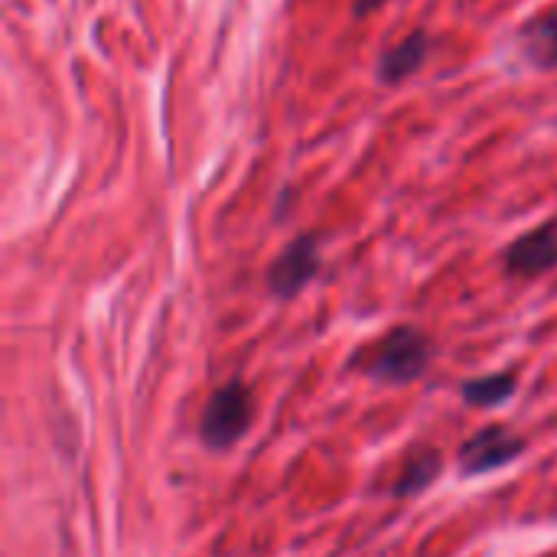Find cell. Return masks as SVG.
I'll return each mask as SVG.
<instances>
[{"label": "cell", "mask_w": 557, "mask_h": 557, "mask_svg": "<svg viewBox=\"0 0 557 557\" xmlns=\"http://www.w3.org/2000/svg\"><path fill=\"white\" fill-rule=\"evenodd\" d=\"M503 264L512 277H542L557 268V219L516 238L506 248Z\"/></svg>", "instance_id": "5b68a950"}, {"label": "cell", "mask_w": 557, "mask_h": 557, "mask_svg": "<svg viewBox=\"0 0 557 557\" xmlns=\"http://www.w3.org/2000/svg\"><path fill=\"white\" fill-rule=\"evenodd\" d=\"M251 418H255V398H251V388L242 382V379H232L225 382L222 388H215L202 408V418H199V437L209 450L215 454H225L232 447H238L251 428Z\"/></svg>", "instance_id": "7a4b0ae2"}, {"label": "cell", "mask_w": 557, "mask_h": 557, "mask_svg": "<svg viewBox=\"0 0 557 557\" xmlns=\"http://www.w3.org/2000/svg\"><path fill=\"white\" fill-rule=\"evenodd\" d=\"M522 454H525V437H519L506 424H486L470 441H463L457 454V467H460V476L473 480V476L516 463Z\"/></svg>", "instance_id": "3957f363"}, {"label": "cell", "mask_w": 557, "mask_h": 557, "mask_svg": "<svg viewBox=\"0 0 557 557\" xmlns=\"http://www.w3.org/2000/svg\"><path fill=\"white\" fill-rule=\"evenodd\" d=\"M385 0H356V16H366V13H372V10H379Z\"/></svg>", "instance_id": "30bf717a"}, {"label": "cell", "mask_w": 557, "mask_h": 557, "mask_svg": "<svg viewBox=\"0 0 557 557\" xmlns=\"http://www.w3.org/2000/svg\"><path fill=\"white\" fill-rule=\"evenodd\" d=\"M444 470V457L437 447L431 444H418L405 454L398 473H395V483H392V496L395 499H411V496H421L424 490L434 486V480L441 476Z\"/></svg>", "instance_id": "8992f818"}, {"label": "cell", "mask_w": 557, "mask_h": 557, "mask_svg": "<svg viewBox=\"0 0 557 557\" xmlns=\"http://www.w3.org/2000/svg\"><path fill=\"white\" fill-rule=\"evenodd\" d=\"M516 388H519V379L512 372H496V375H483V379L463 382L460 395L473 408H496V405H506L516 395Z\"/></svg>", "instance_id": "9c48e42d"}, {"label": "cell", "mask_w": 557, "mask_h": 557, "mask_svg": "<svg viewBox=\"0 0 557 557\" xmlns=\"http://www.w3.org/2000/svg\"><path fill=\"white\" fill-rule=\"evenodd\" d=\"M320 274V242L313 235H297L268 268V290L281 300L297 297Z\"/></svg>", "instance_id": "277c9868"}, {"label": "cell", "mask_w": 557, "mask_h": 557, "mask_svg": "<svg viewBox=\"0 0 557 557\" xmlns=\"http://www.w3.org/2000/svg\"><path fill=\"white\" fill-rule=\"evenodd\" d=\"M356 362H359L362 375H369L382 385L401 388V385L418 382L431 369L434 343L424 330L405 323V326H395L392 333H385L369 349H362Z\"/></svg>", "instance_id": "6da1fadb"}, {"label": "cell", "mask_w": 557, "mask_h": 557, "mask_svg": "<svg viewBox=\"0 0 557 557\" xmlns=\"http://www.w3.org/2000/svg\"><path fill=\"white\" fill-rule=\"evenodd\" d=\"M428 46H431V39H428L424 29H414V33H408L401 42L388 46V49L382 52V59H379V82L398 85V82H405L408 75H414V72L424 65V59H428Z\"/></svg>", "instance_id": "52a82bcc"}, {"label": "cell", "mask_w": 557, "mask_h": 557, "mask_svg": "<svg viewBox=\"0 0 557 557\" xmlns=\"http://www.w3.org/2000/svg\"><path fill=\"white\" fill-rule=\"evenodd\" d=\"M522 49L539 69H555L557 65V10H548L535 16L522 29Z\"/></svg>", "instance_id": "ba28073f"}]
</instances>
